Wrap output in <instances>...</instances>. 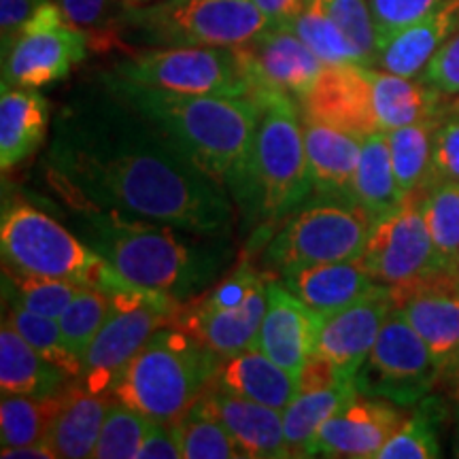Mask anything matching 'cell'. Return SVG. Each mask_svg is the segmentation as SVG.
Wrapping results in <instances>:
<instances>
[{"instance_id":"6da1fadb","label":"cell","mask_w":459,"mask_h":459,"mask_svg":"<svg viewBox=\"0 0 459 459\" xmlns=\"http://www.w3.org/2000/svg\"><path fill=\"white\" fill-rule=\"evenodd\" d=\"M43 162L68 206L122 211L203 237H223L232 223L228 189L107 83L62 107Z\"/></svg>"},{"instance_id":"7a4b0ae2","label":"cell","mask_w":459,"mask_h":459,"mask_svg":"<svg viewBox=\"0 0 459 459\" xmlns=\"http://www.w3.org/2000/svg\"><path fill=\"white\" fill-rule=\"evenodd\" d=\"M74 232L130 283L194 300L226 271L232 249L220 237H181L177 228L122 211L68 206Z\"/></svg>"},{"instance_id":"3957f363","label":"cell","mask_w":459,"mask_h":459,"mask_svg":"<svg viewBox=\"0 0 459 459\" xmlns=\"http://www.w3.org/2000/svg\"><path fill=\"white\" fill-rule=\"evenodd\" d=\"M108 88L170 132L204 172L240 204L249 186L262 105L254 96L175 94L124 79H102Z\"/></svg>"},{"instance_id":"277c9868","label":"cell","mask_w":459,"mask_h":459,"mask_svg":"<svg viewBox=\"0 0 459 459\" xmlns=\"http://www.w3.org/2000/svg\"><path fill=\"white\" fill-rule=\"evenodd\" d=\"M221 361L172 319L130 359L111 394L153 421H179L213 385Z\"/></svg>"},{"instance_id":"5b68a950","label":"cell","mask_w":459,"mask_h":459,"mask_svg":"<svg viewBox=\"0 0 459 459\" xmlns=\"http://www.w3.org/2000/svg\"><path fill=\"white\" fill-rule=\"evenodd\" d=\"M249 96L262 105V119L240 206L254 220L271 226L296 213L313 192L304 130L294 96L274 90H254Z\"/></svg>"},{"instance_id":"8992f818","label":"cell","mask_w":459,"mask_h":459,"mask_svg":"<svg viewBox=\"0 0 459 459\" xmlns=\"http://www.w3.org/2000/svg\"><path fill=\"white\" fill-rule=\"evenodd\" d=\"M271 26L254 0H156L126 7L111 41L122 48H237Z\"/></svg>"},{"instance_id":"52a82bcc","label":"cell","mask_w":459,"mask_h":459,"mask_svg":"<svg viewBox=\"0 0 459 459\" xmlns=\"http://www.w3.org/2000/svg\"><path fill=\"white\" fill-rule=\"evenodd\" d=\"M0 251L4 268L22 274L65 279L108 291L134 287L90 249L77 232L24 200H15L4 209Z\"/></svg>"},{"instance_id":"ba28073f","label":"cell","mask_w":459,"mask_h":459,"mask_svg":"<svg viewBox=\"0 0 459 459\" xmlns=\"http://www.w3.org/2000/svg\"><path fill=\"white\" fill-rule=\"evenodd\" d=\"M377 220L351 198L315 196L298 206L266 247L279 274L308 264L359 260Z\"/></svg>"},{"instance_id":"9c48e42d","label":"cell","mask_w":459,"mask_h":459,"mask_svg":"<svg viewBox=\"0 0 459 459\" xmlns=\"http://www.w3.org/2000/svg\"><path fill=\"white\" fill-rule=\"evenodd\" d=\"M111 74L124 82L175 94H251V83L234 48L128 49Z\"/></svg>"},{"instance_id":"30bf717a","label":"cell","mask_w":459,"mask_h":459,"mask_svg":"<svg viewBox=\"0 0 459 459\" xmlns=\"http://www.w3.org/2000/svg\"><path fill=\"white\" fill-rule=\"evenodd\" d=\"M353 383L358 394L394 402L402 409H412L438 389V366L398 307L383 324Z\"/></svg>"},{"instance_id":"8fae6325","label":"cell","mask_w":459,"mask_h":459,"mask_svg":"<svg viewBox=\"0 0 459 459\" xmlns=\"http://www.w3.org/2000/svg\"><path fill=\"white\" fill-rule=\"evenodd\" d=\"M183 302L175 298L145 287L124 294L117 308L91 341L79 381L94 394H111L130 359L162 325L177 317Z\"/></svg>"},{"instance_id":"7c38bea8","label":"cell","mask_w":459,"mask_h":459,"mask_svg":"<svg viewBox=\"0 0 459 459\" xmlns=\"http://www.w3.org/2000/svg\"><path fill=\"white\" fill-rule=\"evenodd\" d=\"M90 34L73 26L54 0H43L7 51L3 83L39 90L60 82L85 60Z\"/></svg>"},{"instance_id":"4fadbf2b","label":"cell","mask_w":459,"mask_h":459,"mask_svg":"<svg viewBox=\"0 0 459 459\" xmlns=\"http://www.w3.org/2000/svg\"><path fill=\"white\" fill-rule=\"evenodd\" d=\"M423 204L426 187H419L372 223L359 260L377 283L398 287L440 271Z\"/></svg>"},{"instance_id":"5bb4252c","label":"cell","mask_w":459,"mask_h":459,"mask_svg":"<svg viewBox=\"0 0 459 459\" xmlns=\"http://www.w3.org/2000/svg\"><path fill=\"white\" fill-rule=\"evenodd\" d=\"M392 298L432 353L443 385L459 370V274H428L392 287Z\"/></svg>"},{"instance_id":"9a60e30c","label":"cell","mask_w":459,"mask_h":459,"mask_svg":"<svg viewBox=\"0 0 459 459\" xmlns=\"http://www.w3.org/2000/svg\"><path fill=\"white\" fill-rule=\"evenodd\" d=\"M254 90H274L302 100L324 71V62L285 26H268L234 48Z\"/></svg>"},{"instance_id":"2e32d148","label":"cell","mask_w":459,"mask_h":459,"mask_svg":"<svg viewBox=\"0 0 459 459\" xmlns=\"http://www.w3.org/2000/svg\"><path fill=\"white\" fill-rule=\"evenodd\" d=\"M404 419L402 406L394 402L355 394L319 429L315 457H377Z\"/></svg>"},{"instance_id":"e0dca14e","label":"cell","mask_w":459,"mask_h":459,"mask_svg":"<svg viewBox=\"0 0 459 459\" xmlns=\"http://www.w3.org/2000/svg\"><path fill=\"white\" fill-rule=\"evenodd\" d=\"M300 102L304 115L315 122L334 126L361 139L378 132L370 66L325 65Z\"/></svg>"},{"instance_id":"ac0fdd59","label":"cell","mask_w":459,"mask_h":459,"mask_svg":"<svg viewBox=\"0 0 459 459\" xmlns=\"http://www.w3.org/2000/svg\"><path fill=\"white\" fill-rule=\"evenodd\" d=\"M394 308L392 287L381 283L359 302L324 319L313 355L334 366L341 377L353 378Z\"/></svg>"},{"instance_id":"d6986e66","label":"cell","mask_w":459,"mask_h":459,"mask_svg":"<svg viewBox=\"0 0 459 459\" xmlns=\"http://www.w3.org/2000/svg\"><path fill=\"white\" fill-rule=\"evenodd\" d=\"M321 325V315L273 279L268 283V308L255 347L298 378L317 349Z\"/></svg>"},{"instance_id":"ffe728a7","label":"cell","mask_w":459,"mask_h":459,"mask_svg":"<svg viewBox=\"0 0 459 459\" xmlns=\"http://www.w3.org/2000/svg\"><path fill=\"white\" fill-rule=\"evenodd\" d=\"M268 283L257 285L238 307H209L203 300L183 304L175 324L192 332L223 359L255 347L268 308Z\"/></svg>"},{"instance_id":"44dd1931","label":"cell","mask_w":459,"mask_h":459,"mask_svg":"<svg viewBox=\"0 0 459 459\" xmlns=\"http://www.w3.org/2000/svg\"><path fill=\"white\" fill-rule=\"evenodd\" d=\"M200 402L220 419L232 438L237 440L245 457L251 459H285L291 457L287 445L283 415L271 406L257 404L254 400L240 398L237 394L223 392L211 385Z\"/></svg>"},{"instance_id":"7402d4cb","label":"cell","mask_w":459,"mask_h":459,"mask_svg":"<svg viewBox=\"0 0 459 459\" xmlns=\"http://www.w3.org/2000/svg\"><path fill=\"white\" fill-rule=\"evenodd\" d=\"M279 281L324 319L359 302L381 285L361 260L290 268L279 274Z\"/></svg>"},{"instance_id":"603a6c76","label":"cell","mask_w":459,"mask_h":459,"mask_svg":"<svg viewBox=\"0 0 459 459\" xmlns=\"http://www.w3.org/2000/svg\"><path fill=\"white\" fill-rule=\"evenodd\" d=\"M459 30V0H443L438 7L417 20L415 24L402 28L377 49L375 68L419 77L436 51Z\"/></svg>"},{"instance_id":"cb8c5ba5","label":"cell","mask_w":459,"mask_h":459,"mask_svg":"<svg viewBox=\"0 0 459 459\" xmlns=\"http://www.w3.org/2000/svg\"><path fill=\"white\" fill-rule=\"evenodd\" d=\"M302 130L313 192H317V196L353 200V179L364 139L334 126L315 122L307 115Z\"/></svg>"},{"instance_id":"d4e9b609","label":"cell","mask_w":459,"mask_h":459,"mask_svg":"<svg viewBox=\"0 0 459 459\" xmlns=\"http://www.w3.org/2000/svg\"><path fill=\"white\" fill-rule=\"evenodd\" d=\"M49 128V102L30 88L3 83L0 94V166L24 164L43 145Z\"/></svg>"},{"instance_id":"484cf974","label":"cell","mask_w":459,"mask_h":459,"mask_svg":"<svg viewBox=\"0 0 459 459\" xmlns=\"http://www.w3.org/2000/svg\"><path fill=\"white\" fill-rule=\"evenodd\" d=\"M213 385L281 412L298 394V378L257 347L223 359Z\"/></svg>"},{"instance_id":"4316f807","label":"cell","mask_w":459,"mask_h":459,"mask_svg":"<svg viewBox=\"0 0 459 459\" xmlns=\"http://www.w3.org/2000/svg\"><path fill=\"white\" fill-rule=\"evenodd\" d=\"M115 398L111 394H94L79 378H73L66 387L62 411L57 412L48 436L57 457L83 459L91 457L105 423L107 411Z\"/></svg>"},{"instance_id":"83f0119b","label":"cell","mask_w":459,"mask_h":459,"mask_svg":"<svg viewBox=\"0 0 459 459\" xmlns=\"http://www.w3.org/2000/svg\"><path fill=\"white\" fill-rule=\"evenodd\" d=\"M71 375L37 353L3 319L0 330V389L3 395H49L65 389Z\"/></svg>"},{"instance_id":"f1b7e54d","label":"cell","mask_w":459,"mask_h":459,"mask_svg":"<svg viewBox=\"0 0 459 459\" xmlns=\"http://www.w3.org/2000/svg\"><path fill=\"white\" fill-rule=\"evenodd\" d=\"M449 402L438 389L426 395L412 406L404 423L383 446L377 459H434L443 455L445 426L453 421Z\"/></svg>"},{"instance_id":"f546056e","label":"cell","mask_w":459,"mask_h":459,"mask_svg":"<svg viewBox=\"0 0 459 459\" xmlns=\"http://www.w3.org/2000/svg\"><path fill=\"white\" fill-rule=\"evenodd\" d=\"M355 394H358V389H355L353 381L298 392L296 398L281 412L291 457H315V440H317L319 429Z\"/></svg>"},{"instance_id":"4dcf8cb0","label":"cell","mask_w":459,"mask_h":459,"mask_svg":"<svg viewBox=\"0 0 459 459\" xmlns=\"http://www.w3.org/2000/svg\"><path fill=\"white\" fill-rule=\"evenodd\" d=\"M402 198L404 194L400 192L394 175L387 132L364 136L353 179V200L378 220L387 211H392Z\"/></svg>"},{"instance_id":"1f68e13d","label":"cell","mask_w":459,"mask_h":459,"mask_svg":"<svg viewBox=\"0 0 459 459\" xmlns=\"http://www.w3.org/2000/svg\"><path fill=\"white\" fill-rule=\"evenodd\" d=\"M66 387L49 395H3L0 402L3 446H24L48 440L57 412L65 406Z\"/></svg>"},{"instance_id":"d6a6232c","label":"cell","mask_w":459,"mask_h":459,"mask_svg":"<svg viewBox=\"0 0 459 459\" xmlns=\"http://www.w3.org/2000/svg\"><path fill=\"white\" fill-rule=\"evenodd\" d=\"M139 285L130 287L126 291H108L100 287H83L73 302L68 304L66 311L60 315V328L65 336L66 347L71 353L83 364L85 353H88L91 341L99 334L107 319L111 317L115 308L124 294L136 290Z\"/></svg>"},{"instance_id":"836d02e7","label":"cell","mask_w":459,"mask_h":459,"mask_svg":"<svg viewBox=\"0 0 459 459\" xmlns=\"http://www.w3.org/2000/svg\"><path fill=\"white\" fill-rule=\"evenodd\" d=\"M426 221L440 271L459 274V183L438 181L426 187Z\"/></svg>"},{"instance_id":"e575fe53","label":"cell","mask_w":459,"mask_h":459,"mask_svg":"<svg viewBox=\"0 0 459 459\" xmlns=\"http://www.w3.org/2000/svg\"><path fill=\"white\" fill-rule=\"evenodd\" d=\"M438 119L402 126V128L387 132L394 175L402 194H411L419 187H426L429 166H432L434 130Z\"/></svg>"},{"instance_id":"d590c367","label":"cell","mask_w":459,"mask_h":459,"mask_svg":"<svg viewBox=\"0 0 459 459\" xmlns=\"http://www.w3.org/2000/svg\"><path fill=\"white\" fill-rule=\"evenodd\" d=\"M177 428H179L181 453L186 459L245 457L228 428L200 400L177 421Z\"/></svg>"},{"instance_id":"8d00e7d4","label":"cell","mask_w":459,"mask_h":459,"mask_svg":"<svg viewBox=\"0 0 459 459\" xmlns=\"http://www.w3.org/2000/svg\"><path fill=\"white\" fill-rule=\"evenodd\" d=\"M4 321H9L17 334L24 338L34 351L41 353L45 359H49L51 364H56L57 368H62L73 378L82 377L83 364L66 347L60 321L28 311L20 304H9V313Z\"/></svg>"},{"instance_id":"74e56055","label":"cell","mask_w":459,"mask_h":459,"mask_svg":"<svg viewBox=\"0 0 459 459\" xmlns=\"http://www.w3.org/2000/svg\"><path fill=\"white\" fill-rule=\"evenodd\" d=\"M285 28L294 30L317 54L324 65H361L351 41L325 15L317 0H307L300 13Z\"/></svg>"},{"instance_id":"f35d334b","label":"cell","mask_w":459,"mask_h":459,"mask_svg":"<svg viewBox=\"0 0 459 459\" xmlns=\"http://www.w3.org/2000/svg\"><path fill=\"white\" fill-rule=\"evenodd\" d=\"M4 285L9 287V304H20L28 311L51 319H60L73 298L85 287L73 281L22 274L9 268H4Z\"/></svg>"},{"instance_id":"ab89813d","label":"cell","mask_w":459,"mask_h":459,"mask_svg":"<svg viewBox=\"0 0 459 459\" xmlns=\"http://www.w3.org/2000/svg\"><path fill=\"white\" fill-rule=\"evenodd\" d=\"M149 419L124 402L115 400L107 411L99 443L91 457L96 459H136L145 440Z\"/></svg>"},{"instance_id":"60d3db41","label":"cell","mask_w":459,"mask_h":459,"mask_svg":"<svg viewBox=\"0 0 459 459\" xmlns=\"http://www.w3.org/2000/svg\"><path fill=\"white\" fill-rule=\"evenodd\" d=\"M317 3L325 11V15L341 28L344 37L351 41L361 65H375L378 37L368 0H317Z\"/></svg>"},{"instance_id":"b9f144b4","label":"cell","mask_w":459,"mask_h":459,"mask_svg":"<svg viewBox=\"0 0 459 459\" xmlns=\"http://www.w3.org/2000/svg\"><path fill=\"white\" fill-rule=\"evenodd\" d=\"M73 26L90 34V41L111 45V32L117 15L122 13L119 0H54Z\"/></svg>"},{"instance_id":"7bdbcfd3","label":"cell","mask_w":459,"mask_h":459,"mask_svg":"<svg viewBox=\"0 0 459 459\" xmlns=\"http://www.w3.org/2000/svg\"><path fill=\"white\" fill-rule=\"evenodd\" d=\"M438 181L459 183V113H453L451 108L436 124L432 166L426 187Z\"/></svg>"},{"instance_id":"ee69618b","label":"cell","mask_w":459,"mask_h":459,"mask_svg":"<svg viewBox=\"0 0 459 459\" xmlns=\"http://www.w3.org/2000/svg\"><path fill=\"white\" fill-rule=\"evenodd\" d=\"M440 3L443 0H368L372 17H375L378 45L402 28L415 24Z\"/></svg>"},{"instance_id":"f6af8a7d","label":"cell","mask_w":459,"mask_h":459,"mask_svg":"<svg viewBox=\"0 0 459 459\" xmlns=\"http://www.w3.org/2000/svg\"><path fill=\"white\" fill-rule=\"evenodd\" d=\"M419 77L446 99H459V30L436 51Z\"/></svg>"},{"instance_id":"bcb514c9","label":"cell","mask_w":459,"mask_h":459,"mask_svg":"<svg viewBox=\"0 0 459 459\" xmlns=\"http://www.w3.org/2000/svg\"><path fill=\"white\" fill-rule=\"evenodd\" d=\"M183 457L177 421H153L149 419L145 440L136 459H177Z\"/></svg>"},{"instance_id":"7dc6e473","label":"cell","mask_w":459,"mask_h":459,"mask_svg":"<svg viewBox=\"0 0 459 459\" xmlns=\"http://www.w3.org/2000/svg\"><path fill=\"white\" fill-rule=\"evenodd\" d=\"M43 0H0V32H3V51L9 49V45L15 41L17 34L34 9L41 4Z\"/></svg>"},{"instance_id":"c3c4849f","label":"cell","mask_w":459,"mask_h":459,"mask_svg":"<svg viewBox=\"0 0 459 459\" xmlns=\"http://www.w3.org/2000/svg\"><path fill=\"white\" fill-rule=\"evenodd\" d=\"M254 3L266 15L271 26H290V22L300 13L307 0H254Z\"/></svg>"},{"instance_id":"681fc988","label":"cell","mask_w":459,"mask_h":459,"mask_svg":"<svg viewBox=\"0 0 459 459\" xmlns=\"http://www.w3.org/2000/svg\"><path fill=\"white\" fill-rule=\"evenodd\" d=\"M0 455H3V459H57V453L49 445V440L24 446H3Z\"/></svg>"},{"instance_id":"f907efd6","label":"cell","mask_w":459,"mask_h":459,"mask_svg":"<svg viewBox=\"0 0 459 459\" xmlns=\"http://www.w3.org/2000/svg\"><path fill=\"white\" fill-rule=\"evenodd\" d=\"M438 392H443L453 404H459V370L449 378V381H445L443 385L438 387Z\"/></svg>"},{"instance_id":"816d5d0a","label":"cell","mask_w":459,"mask_h":459,"mask_svg":"<svg viewBox=\"0 0 459 459\" xmlns=\"http://www.w3.org/2000/svg\"><path fill=\"white\" fill-rule=\"evenodd\" d=\"M451 455L459 457V404H453V426H451Z\"/></svg>"},{"instance_id":"f5cc1de1","label":"cell","mask_w":459,"mask_h":459,"mask_svg":"<svg viewBox=\"0 0 459 459\" xmlns=\"http://www.w3.org/2000/svg\"><path fill=\"white\" fill-rule=\"evenodd\" d=\"M122 7H139V4H149V3H156V0H119Z\"/></svg>"},{"instance_id":"db71d44e","label":"cell","mask_w":459,"mask_h":459,"mask_svg":"<svg viewBox=\"0 0 459 459\" xmlns=\"http://www.w3.org/2000/svg\"><path fill=\"white\" fill-rule=\"evenodd\" d=\"M449 108H451V111H453V113H459V99H455V100H453V102H451V107H449Z\"/></svg>"}]
</instances>
